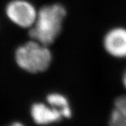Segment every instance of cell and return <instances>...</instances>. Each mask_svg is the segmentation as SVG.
<instances>
[{"label":"cell","instance_id":"1","mask_svg":"<svg viewBox=\"0 0 126 126\" xmlns=\"http://www.w3.org/2000/svg\"><path fill=\"white\" fill-rule=\"evenodd\" d=\"M67 11L60 4L44 6L38 11L34 25L30 29L32 39L46 46L53 44L62 31Z\"/></svg>","mask_w":126,"mask_h":126},{"label":"cell","instance_id":"2","mask_svg":"<svg viewBox=\"0 0 126 126\" xmlns=\"http://www.w3.org/2000/svg\"><path fill=\"white\" fill-rule=\"evenodd\" d=\"M48 46L33 39L19 46L15 53L18 67L31 74L46 71L52 62V53Z\"/></svg>","mask_w":126,"mask_h":126},{"label":"cell","instance_id":"3","mask_svg":"<svg viewBox=\"0 0 126 126\" xmlns=\"http://www.w3.org/2000/svg\"><path fill=\"white\" fill-rule=\"evenodd\" d=\"M6 14L18 27L30 29L36 21L38 11L27 0H13L6 5Z\"/></svg>","mask_w":126,"mask_h":126},{"label":"cell","instance_id":"4","mask_svg":"<svg viewBox=\"0 0 126 126\" xmlns=\"http://www.w3.org/2000/svg\"><path fill=\"white\" fill-rule=\"evenodd\" d=\"M106 52L115 58H126V28L116 27L109 30L103 39Z\"/></svg>","mask_w":126,"mask_h":126},{"label":"cell","instance_id":"5","mask_svg":"<svg viewBox=\"0 0 126 126\" xmlns=\"http://www.w3.org/2000/svg\"><path fill=\"white\" fill-rule=\"evenodd\" d=\"M30 116L38 126H46L58 123L63 117L57 109L47 102H34L30 108Z\"/></svg>","mask_w":126,"mask_h":126},{"label":"cell","instance_id":"6","mask_svg":"<svg viewBox=\"0 0 126 126\" xmlns=\"http://www.w3.org/2000/svg\"><path fill=\"white\" fill-rule=\"evenodd\" d=\"M46 102L57 109L61 113L64 119H69L72 117V109L69 100L61 93L53 92L47 94L46 97Z\"/></svg>","mask_w":126,"mask_h":126},{"label":"cell","instance_id":"7","mask_svg":"<svg viewBox=\"0 0 126 126\" xmlns=\"http://www.w3.org/2000/svg\"><path fill=\"white\" fill-rule=\"evenodd\" d=\"M108 126H126V113L113 108L109 117Z\"/></svg>","mask_w":126,"mask_h":126},{"label":"cell","instance_id":"8","mask_svg":"<svg viewBox=\"0 0 126 126\" xmlns=\"http://www.w3.org/2000/svg\"><path fill=\"white\" fill-rule=\"evenodd\" d=\"M113 108L126 113V95H121L115 99Z\"/></svg>","mask_w":126,"mask_h":126},{"label":"cell","instance_id":"9","mask_svg":"<svg viewBox=\"0 0 126 126\" xmlns=\"http://www.w3.org/2000/svg\"><path fill=\"white\" fill-rule=\"evenodd\" d=\"M122 83H123L124 88L126 90V71L124 72L123 77H122Z\"/></svg>","mask_w":126,"mask_h":126},{"label":"cell","instance_id":"10","mask_svg":"<svg viewBox=\"0 0 126 126\" xmlns=\"http://www.w3.org/2000/svg\"><path fill=\"white\" fill-rule=\"evenodd\" d=\"M9 126H25L24 124H23L22 123L20 122H14L11 125H10Z\"/></svg>","mask_w":126,"mask_h":126}]
</instances>
